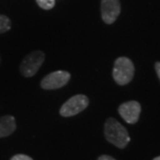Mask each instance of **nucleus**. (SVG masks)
<instances>
[{"mask_svg": "<svg viewBox=\"0 0 160 160\" xmlns=\"http://www.w3.org/2000/svg\"><path fill=\"white\" fill-rule=\"evenodd\" d=\"M16 130L15 118L11 115L0 118V138L7 137Z\"/></svg>", "mask_w": 160, "mask_h": 160, "instance_id": "6e6552de", "label": "nucleus"}, {"mask_svg": "<svg viewBox=\"0 0 160 160\" xmlns=\"http://www.w3.org/2000/svg\"><path fill=\"white\" fill-rule=\"evenodd\" d=\"M134 65L129 58L118 57L114 63L112 76L115 82L119 86L129 84L134 76Z\"/></svg>", "mask_w": 160, "mask_h": 160, "instance_id": "f03ea898", "label": "nucleus"}, {"mask_svg": "<svg viewBox=\"0 0 160 160\" xmlns=\"http://www.w3.org/2000/svg\"><path fill=\"white\" fill-rule=\"evenodd\" d=\"M104 134L109 142L119 149H125L131 141L126 127L113 118H109L106 121Z\"/></svg>", "mask_w": 160, "mask_h": 160, "instance_id": "f257e3e1", "label": "nucleus"}, {"mask_svg": "<svg viewBox=\"0 0 160 160\" xmlns=\"http://www.w3.org/2000/svg\"><path fill=\"white\" fill-rule=\"evenodd\" d=\"M89 99L85 94H76L63 105L60 109V114L64 118H69L78 115L88 107Z\"/></svg>", "mask_w": 160, "mask_h": 160, "instance_id": "20e7f679", "label": "nucleus"}, {"mask_svg": "<svg viewBox=\"0 0 160 160\" xmlns=\"http://www.w3.org/2000/svg\"><path fill=\"white\" fill-rule=\"evenodd\" d=\"M11 160H33L30 157L24 154H17L13 156Z\"/></svg>", "mask_w": 160, "mask_h": 160, "instance_id": "9b49d317", "label": "nucleus"}, {"mask_svg": "<svg viewBox=\"0 0 160 160\" xmlns=\"http://www.w3.org/2000/svg\"><path fill=\"white\" fill-rule=\"evenodd\" d=\"M142 111L141 104L136 101H129L122 103L118 107V113L121 118L128 124L137 123Z\"/></svg>", "mask_w": 160, "mask_h": 160, "instance_id": "423d86ee", "label": "nucleus"}, {"mask_svg": "<svg viewBox=\"0 0 160 160\" xmlns=\"http://www.w3.org/2000/svg\"><path fill=\"white\" fill-rule=\"evenodd\" d=\"M121 12L119 0H102L101 12L103 22L106 24L114 23Z\"/></svg>", "mask_w": 160, "mask_h": 160, "instance_id": "0eeeda50", "label": "nucleus"}, {"mask_svg": "<svg viewBox=\"0 0 160 160\" xmlns=\"http://www.w3.org/2000/svg\"><path fill=\"white\" fill-rule=\"evenodd\" d=\"M153 160H160V156H158V157H157V158H155Z\"/></svg>", "mask_w": 160, "mask_h": 160, "instance_id": "4468645a", "label": "nucleus"}, {"mask_svg": "<svg viewBox=\"0 0 160 160\" xmlns=\"http://www.w3.org/2000/svg\"><path fill=\"white\" fill-rule=\"evenodd\" d=\"M155 69H156L157 75H158V77L160 80V62H157L155 63Z\"/></svg>", "mask_w": 160, "mask_h": 160, "instance_id": "ddd939ff", "label": "nucleus"}, {"mask_svg": "<svg viewBox=\"0 0 160 160\" xmlns=\"http://www.w3.org/2000/svg\"><path fill=\"white\" fill-rule=\"evenodd\" d=\"M36 2L44 10H51L55 6V0H36Z\"/></svg>", "mask_w": 160, "mask_h": 160, "instance_id": "9d476101", "label": "nucleus"}, {"mask_svg": "<svg viewBox=\"0 0 160 160\" xmlns=\"http://www.w3.org/2000/svg\"><path fill=\"white\" fill-rule=\"evenodd\" d=\"M11 27V20L6 15L0 14V34L5 33L6 31L10 30Z\"/></svg>", "mask_w": 160, "mask_h": 160, "instance_id": "1a4fd4ad", "label": "nucleus"}, {"mask_svg": "<svg viewBox=\"0 0 160 160\" xmlns=\"http://www.w3.org/2000/svg\"><path fill=\"white\" fill-rule=\"evenodd\" d=\"M71 76L68 71L57 70L51 72L42 79L40 86L45 90H55L66 86Z\"/></svg>", "mask_w": 160, "mask_h": 160, "instance_id": "39448f33", "label": "nucleus"}, {"mask_svg": "<svg viewBox=\"0 0 160 160\" xmlns=\"http://www.w3.org/2000/svg\"><path fill=\"white\" fill-rule=\"evenodd\" d=\"M46 54L45 52L39 50L30 52L25 57L20 66V70L22 76L26 78L33 77L38 73V69L45 62Z\"/></svg>", "mask_w": 160, "mask_h": 160, "instance_id": "7ed1b4c3", "label": "nucleus"}, {"mask_svg": "<svg viewBox=\"0 0 160 160\" xmlns=\"http://www.w3.org/2000/svg\"><path fill=\"white\" fill-rule=\"evenodd\" d=\"M0 63H1V58H0Z\"/></svg>", "mask_w": 160, "mask_h": 160, "instance_id": "2eb2a0df", "label": "nucleus"}, {"mask_svg": "<svg viewBox=\"0 0 160 160\" xmlns=\"http://www.w3.org/2000/svg\"><path fill=\"white\" fill-rule=\"evenodd\" d=\"M97 160H116L114 158L110 157V156H108V155H102L101 157L98 158Z\"/></svg>", "mask_w": 160, "mask_h": 160, "instance_id": "f8f14e48", "label": "nucleus"}]
</instances>
